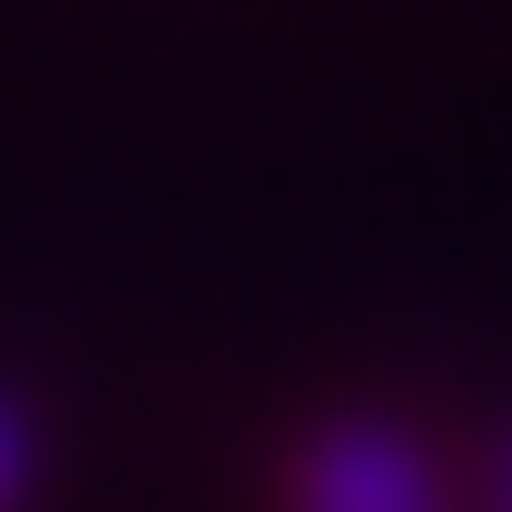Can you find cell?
Segmentation results:
<instances>
[{
	"mask_svg": "<svg viewBox=\"0 0 512 512\" xmlns=\"http://www.w3.org/2000/svg\"><path fill=\"white\" fill-rule=\"evenodd\" d=\"M274 512H477V477L405 405H322L286 441Z\"/></svg>",
	"mask_w": 512,
	"mask_h": 512,
	"instance_id": "6da1fadb",
	"label": "cell"
},
{
	"mask_svg": "<svg viewBox=\"0 0 512 512\" xmlns=\"http://www.w3.org/2000/svg\"><path fill=\"white\" fill-rule=\"evenodd\" d=\"M24 489H36V405L0 382V512H24Z\"/></svg>",
	"mask_w": 512,
	"mask_h": 512,
	"instance_id": "7a4b0ae2",
	"label": "cell"
},
{
	"mask_svg": "<svg viewBox=\"0 0 512 512\" xmlns=\"http://www.w3.org/2000/svg\"><path fill=\"white\" fill-rule=\"evenodd\" d=\"M465 477H477V512H512V417L465 453Z\"/></svg>",
	"mask_w": 512,
	"mask_h": 512,
	"instance_id": "3957f363",
	"label": "cell"
}]
</instances>
